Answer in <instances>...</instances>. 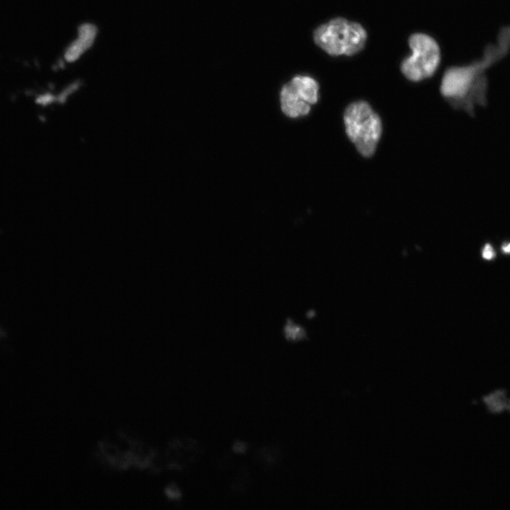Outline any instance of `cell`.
<instances>
[{
  "instance_id": "8",
  "label": "cell",
  "mask_w": 510,
  "mask_h": 510,
  "mask_svg": "<svg viewBox=\"0 0 510 510\" xmlns=\"http://www.w3.org/2000/svg\"><path fill=\"white\" fill-rule=\"evenodd\" d=\"M494 253L493 251L492 247L490 244H487L482 252V257L485 259L490 260L494 257Z\"/></svg>"
},
{
  "instance_id": "10",
  "label": "cell",
  "mask_w": 510,
  "mask_h": 510,
  "mask_svg": "<svg viewBox=\"0 0 510 510\" xmlns=\"http://www.w3.org/2000/svg\"><path fill=\"white\" fill-rule=\"evenodd\" d=\"M502 249L505 253H510V244L506 246H503Z\"/></svg>"
},
{
  "instance_id": "4",
  "label": "cell",
  "mask_w": 510,
  "mask_h": 510,
  "mask_svg": "<svg viewBox=\"0 0 510 510\" xmlns=\"http://www.w3.org/2000/svg\"><path fill=\"white\" fill-rule=\"evenodd\" d=\"M409 45L412 55L401 64L404 76L412 81H419L431 76L440 63V49L436 40L423 33L411 35Z\"/></svg>"
},
{
  "instance_id": "9",
  "label": "cell",
  "mask_w": 510,
  "mask_h": 510,
  "mask_svg": "<svg viewBox=\"0 0 510 510\" xmlns=\"http://www.w3.org/2000/svg\"><path fill=\"white\" fill-rule=\"evenodd\" d=\"M167 494H169L171 497L174 499L178 498L181 496L179 490L174 487L169 488Z\"/></svg>"
},
{
  "instance_id": "7",
  "label": "cell",
  "mask_w": 510,
  "mask_h": 510,
  "mask_svg": "<svg viewBox=\"0 0 510 510\" xmlns=\"http://www.w3.org/2000/svg\"><path fill=\"white\" fill-rule=\"evenodd\" d=\"M247 448L245 443L242 441H237L233 444V451L238 453H244Z\"/></svg>"
},
{
  "instance_id": "2",
  "label": "cell",
  "mask_w": 510,
  "mask_h": 510,
  "mask_svg": "<svg viewBox=\"0 0 510 510\" xmlns=\"http://www.w3.org/2000/svg\"><path fill=\"white\" fill-rule=\"evenodd\" d=\"M344 123L346 133L358 153L365 157H371L382 134L380 116L368 103L358 101L346 108Z\"/></svg>"
},
{
  "instance_id": "6",
  "label": "cell",
  "mask_w": 510,
  "mask_h": 510,
  "mask_svg": "<svg viewBox=\"0 0 510 510\" xmlns=\"http://www.w3.org/2000/svg\"><path fill=\"white\" fill-rule=\"evenodd\" d=\"M96 28L91 24L85 23L79 28L78 37L68 47L64 57L68 62L79 59L81 55L93 44L96 36Z\"/></svg>"
},
{
  "instance_id": "1",
  "label": "cell",
  "mask_w": 510,
  "mask_h": 510,
  "mask_svg": "<svg viewBox=\"0 0 510 510\" xmlns=\"http://www.w3.org/2000/svg\"><path fill=\"white\" fill-rule=\"evenodd\" d=\"M510 50V25L499 32L497 41L486 46L481 59L468 65L448 68L442 78L440 91L454 108L474 115L476 106L487 103V69L503 59Z\"/></svg>"
},
{
  "instance_id": "5",
  "label": "cell",
  "mask_w": 510,
  "mask_h": 510,
  "mask_svg": "<svg viewBox=\"0 0 510 510\" xmlns=\"http://www.w3.org/2000/svg\"><path fill=\"white\" fill-rule=\"evenodd\" d=\"M319 85L309 76L298 75L285 84L280 91L281 110L290 118L307 115L318 100Z\"/></svg>"
},
{
  "instance_id": "3",
  "label": "cell",
  "mask_w": 510,
  "mask_h": 510,
  "mask_svg": "<svg viewBox=\"0 0 510 510\" xmlns=\"http://www.w3.org/2000/svg\"><path fill=\"white\" fill-rule=\"evenodd\" d=\"M367 33L358 23L343 18H334L314 33L316 44L331 55H352L363 47Z\"/></svg>"
}]
</instances>
